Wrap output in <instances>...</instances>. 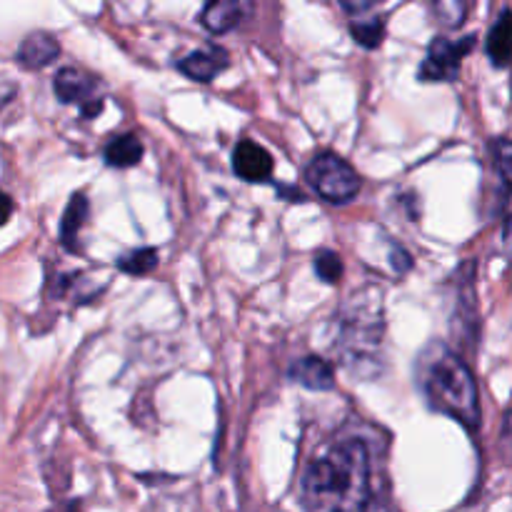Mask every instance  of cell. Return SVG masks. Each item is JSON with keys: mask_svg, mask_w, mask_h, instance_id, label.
<instances>
[{"mask_svg": "<svg viewBox=\"0 0 512 512\" xmlns=\"http://www.w3.org/2000/svg\"><path fill=\"white\" fill-rule=\"evenodd\" d=\"M310 512H380L373 455L363 440H343L313 460L300 485Z\"/></svg>", "mask_w": 512, "mask_h": 512, "instance_id": "obj_1", "label": "cell"}, {"mask_svg": "<svg viewBox=\"0 0 512 512\" xmlns=\"http://www.w3.org/2000/svg\"><path fill=\"white\" fill-rule=\"evenodd\" d=\"M418 380L425 398L440 413L450 415L468 430L480 425L478 385L468 365L443 343H430L418 358Z\"/></svg>", "mask_w": 512, "mask_h": 512, "instance_id": "obj_2", "label": "cell"}, {"mask_svg": "<svg viewBox=\"0 0 512 512\" xmlns=\"http://www.w3.org/2000/svg\"><path fill=\"white\" fill-rule=\"evenodd\" d=\"M305 180L328 203H350L360 190V175L340 155L323 150L305 168Z\"/></svg>", "mask_w": 512, "mask_h": 512, "instance_id": "obj_3", "label": "cell"}, {"mask_svg": "<svg viewBox=\"0 0 512 512\" xmlns=\"http://www.w3.org/2000/svg\"><path fill=\"white\" fill-rule=\"evenodd\" d=\"M475 35H465L460 40L435 38L430 43L425 63L420 68V80L425 83H453L460 75V60L473 50Z\"/></svg>", "mask_w": 512, "mask_h": 512, "instance_id": "obj_4", "label": "cell"}, {"mask_svg": "<svg viewBox=\"0 0 512 512\" xmlns=\"http://www.w3.org/2000/svg\"><path fill=\"white\" fill-rule=\"evenodd\" d=\"M53 90L60 103L80 105L85 118H93L103 110V98L98 95V80L78 68H63L53 80Z\"/></svg>", "mask_w": 512, "mask_h": 512, "instance_id": "obj_5", "label": "cell"}, {"mask_svg": "<svg viewBox=\"0 0 512 512\" xmlns=\"http://www.w3.org/2000/svg\"><path fill=\"white\" fill-rule=\"evenodd\" d=\"M233 170L248 183H263L273 175V155L253 140H240L233 150Z\"/></svg>", "mask_w": 512, "mask_h": 512, "instance_id": "obj_6", "label": "cell"}, {"mask_svg": "<svg viewBox=\"0 0 512 512\" xmlns=\"http://www.w3.org/2000/svg\"><path fill=\"white\" fill-rule=\"evenodd\" d=\"M230 58L228 50L220 48V45H210L205 50H193V53L185 55L183 60H178V70L183 75H188L190 80H198V83H210L218 73H223L228 68Z\"/></svg>", "mask_w": 512, "mask_h": 512, "instance_id": "obj_7", "label": "cell"}, {"mask_svg": "<svg viewBox=\"0 0 512 512\" xmlns=\"http://www.w3.org/2000/svg\"><path fill=\"white\" fill-rule=\"evenodd\" d=\"M60 55V43L55 40V35L38 30V33H30L28 38L20 43L18 48V63L28 70H40L45 65L53 63Z\"/></svg>", "mask_w": 512, "mask_h": 512, "instance_id": "obj_8", "label": "cell"}, {"mask_svg": "<svg viewBox=\"0 0 512 512\" xmlns=\"http://www.w3.org/2000/svg\"><path fill=\"white\" fill-rule=\"evenodd\" d=\"M248 10L250 5L235 3V0H215V3H208L203 8V13H200V23L215 35L228 33V30L238 28V25L243 23Z\"/></svg>", "mask_w": 512, "mask_h": 512, "instance_id": "obj_9", "label": "cell"}, {"mask_svg": "<svg viewBox=\"0 0 512 512\" xmlns=\"http://www.w3.org/2000/svg\"><path fill=\"white\" fill-rule=\"evenodd\" d=\"M290 378L298 380L300 385L310 390H333L335 388V370L328 360L315 358H300L290 365Z\"/></svg>", "mask_w": 512, "mask_h": 512, "instance_id": "obj_10", "label": "cell"}, {"mask_svg": "<svg viewBox=\"0 0 512 512\" xmlns=\"http://www.w3.org/2000/svg\"><path fill=\"white\" fill-rule=\"evenodd\" d=\"M105 163L110 168H133L143 158V143L138 135H115L108 145H105Z\"/></svg>", "mask_w": 512, "mask_h": 512, "instance_id": "obj_11", "label": "cell"}, {"mask_svg": "<svg viewBox=\"0 0 512 512\" xmlns=\"http://www.w3.org/2000/svg\"><path fill=\"white\" fill-rule=\"evenodd\" d=\"M488 55L498 68H505L512 60V10H503L498 23L490 28Z\"/></svg>", "mask_w": 512, "mask_h": 512, "instance_id": "obj_12", "label": "cell"}, {"mask_svg": "<svg viewBox=\"0 0 512 512\" xmlns=\"http://www.w3.org/2000/svg\"><path fill=\"white\" fill-rule=\"evenodd\" d=\"M85 220H88V198L83 193H75L70 198L68 208L63 213V223H60V240L68 250H78L75 240H78V233L83 230Z\"/></svg>", "mask_w": 512, "mask_h": 512, "instance_id": "obj_13", "label": "cell"}, {"mask_svg": "<svg viewBox=\"0 0 512 512\" xmlns=\"http://www.w3.org/2000/svg\"><path fill=\"white\" fill-rule=\"evenodd\" d=\"M350 33H353L355 43H360L363 48H378L385 38V18L383 15H370V18H353L350 23Z\"/></svg>", "mask_w": 512, "mask_h": 512, "instance_id": "obj_14", "label": "cell"}, {"mask_svg": "<svg viewBox=\"0 0 512 512\" xmlns=\"http://www.w3.org/2000/svg\"><path fill=\"white\" fill-rule=\"evenodd\" d=\"M155 265H158V250L155 248L133 250L118 260V268L128 275H148Z\"/></svg>", "mask_w": 512, "mask_h": 512, "instance_id": "obj_15", "label": "cell"}, {"mask_svg": "<svg viewBox=\"0 0 512 512\" xmlns=\"http://www.w3.org/2000/svg\"><path fill=\"white\" fill-rule=\"evenodd\" d=\"M315 273H318V278L323 280V283H338V280L343 278V260H340V255L333 253V250H320V253L315 255Z\"/></svg>", "mask_w": 512, "mask_h": 512, "instance_id": "obj_16", "label": "cell"}, {"mask_svg": "<svg viewBox=\"0 0 512 512\" xmlns=\"http://www.w3.org/2000/svg\"><path fill=\"white\" fill-rule=\"evenodd\" d=\"M493 153H495V163H498L500 175H503L505 183L512 188V140H508V138L495 140Z\"/></svg>", "mask_w": 512, "mask_h": 512, "instance_id": "obj_17", "label": "cell"}, {"mask_svg": "<svg viewBox=\"0 0 512 512\" xmlns=\"http://www.w3.org/2000/svg\"><path fill=\"white\" fill-rule=\"evenodd\" d=\"M390 260H393V268L395 270H398V273H405V270H410V265H413V263H410V255L408 253H405V250H395L393 248V253H390Z\"/></svg>", "mask_w": 512, "mask_h": 512, "instance_id": "obj_18", "label": "cell"}, {"mask_svg": "<svg viewBox=\"0 0 512 512\" xmlns=\"http://www.w3.org/2000/svg\"><path fill=\"white\" fill-rule=\"evenodd\" d=\"M13 198H10L8 193H3L0 190V225H5L10 220V215H13Z\"/></svg>", "mask_w": 512, "mask_h": 512, "instance_id": "obj_19", "label": "cell"}]
</instances>
